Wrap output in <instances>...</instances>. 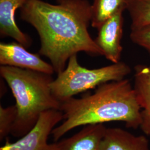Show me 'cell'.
Masks as SVG:
<instances>
[{"mask_svg": "<svg viewBox=\"0 0 150 150\" xmlns=\"http://www.w3.org/2000/svg\"><path fill=\"white\" fill-rule=\"evenodd\" d=\"M125 10H120L105 22L98 30L95 39L97 46L101 49L105 56L112 64L120 61L122 46L123 15Z\"/></svg>", "mask_w": 150, "mask_h": 150, "instance_id": "obj_7", "label": "cell"}, {"mask_svg": "<svg viewBox=\"0 0 150 150\" xmlns=\"http://www.w3.org/2000/svg\"><path fill=\"white\" fill-rule=\"evenodd\" d=\"M44 150H57L54 146V144H48V145L47 146V147L45 148V149Z\"/></svg>", "mask_w": 150, "mask_h": 150, "instance_id": "obj_16", "label": "cell"}, {"mask_svg": "<svg viewBox=\"0 0 150 150\" xmlns=\"http://www.w3.org/2000/svg\"><path fill=\"white\" fill-rule=\"evenodd\" d=\"M100 150H150L149 140L120 128H107Z\"/></svg>", "mask_w": 150, "mask_h": 150, "instance_id": "obj_11", "label": "cell"}, {"mask_svg": "<svg viewBox=\"0 0 150 150\" xmlns=\"http://www.w3.org/2000/svg\"><path fill=\"white\" fill-rule=\"evenodd\" d=\"M129 0H93L91 6V26L98 29L120 10H126Z\"/></svg>", "mask_w": 150, "mask_h": 150, "instance_id": "obj_12", "label": "cell"}, {"mask_svg": "<svg viewBox=\"0 0 150 150\" xmlns=\"http://www.w3.org/2000/svg\"><path fill=\"white\" fill-rule=\"evenodd\" d=\"M126 10L131 20V28L150 25V0H129Z\"/></svg>", "mask_w": 150, "mask_h": 150, "instance_id": "obj_13", "label": "cell"}, {"mask_svg": "<svg viewBox=\"0 0 150 150\" xmlns=\"http://www.w3.org/2000/svg\"><path fill=\"white\" fill-rule=\"evenodd\" d=\"M130 39L150 55V25L131 28Z\"/></svg>", "mask_w": 150, "mask_h": 150, "instance_id": "obj_15", "label": "cell"}, {"mask_svg": "<svg viewBox=\"0 0 150 150\" xmlns=\"http://www.w3.org/2000/svg\"><path fill=\"white\" fill-rule=\"evenodd\" d=\"M62 120L64 115L59 110L45 111L26 134L15 142L7 141L0 150H44L48 145V136Z\"/></svg>", "mask_w": 150, "mask_h": 150, "instance_id": "obj_5", "label": "cell"}, {"mask_svg": "<svg viewBox=\"0 0 150 150\" xmlns=\"http://www.w3.org/2000/svg\"><path fill=\"white\" fill-rule=\"evenodd\" d=\"M56 1H57L58 2H61V1H62V0H56Z\"/></svg>", "mask_w": 150, "mask_h": 150, "instance_id": "obj_17", "label": "cell"}, {"mask_svg": "<svg viewBox=\"0 0 150 150\" xmlns=\"http://www.w3.org/2000/svg\"><path fill=\"white\" fill-rule=\"evenodd\" d=\"M59 3L27 0L20 8L21 18L39 35V54L50 59L57 74L66 68L70 57L79 52L103 56L88 30L91 21L89 1L62 0Z\"/></svg>", "mask_w": 150, "mask_h": 150, "instance_id": "obj_1", "label": "cell"}, {"mask_svg": "<svg viewBox=\"0 0 150 150\" xmlns=\"http://www.w3.org/2000/svg\"><path fill=\"white\" fill-rule=\"evenodd\" d=\"M64 121L52 130L57 142L71 130L92 124L121 121L137 129L141 123V108L129 81H111L97 87L93 93L61 102Z\"/></svg>", "mask_w": 150, "mask_h": 150, "instance_id": "obj_2", "label": "cell"}, {"mask_svg": "<svg viewBox=\"0 0 150 150\" xmlns=\"http://www.w3.org/2000/svg\"><path fill=\"white\" fill-rule=\"evenodd\" d=\"M27 0H0V35L1 37H10L25 48L30 47L32 40L18 28L15 14Z\"/></svg>", "mask_w": 150, "mask_h": 150, "instance_id": "obj_9", "label": "cell"}, {"mask_svg": "<svg viewBox=\"0 0 150 150\" xmlns=\"http://www.w3.org/2000/svg\"><path fill=\"white\" fill-rule=\"evenodd\" d=\"M0 75L16 100V120L11 134L21 137L36 124L41 115L59 110L61 102L54 96L51 75L10 66H1Z\"/></svg>", "mask_w": 150, "mask_h": 150, "instance_id": "obj_3", "label": "cell"}, {"mask_svg": "<svg viewBox=\"0 0 150 150\" xmlns=\"http://www.w3.org/2000/svg\"><path fill=\"white\" fill-rule=\"evenodd\" d=\"M17 115L16 106L7 107L0 106V140L2 141L11 134Z\"/></svg>", "mask_w": 150, "mask_h": 150, "instance_id": "obj_14", "label": "cell"}, {"mask_svg": "<svg viewBox=\"0 0 150 150\" xmlns=\"http://www.w3.org/2000/svg\"><path fill=\"white\" fill-rule=\"evenodd\" d=\"M131 71L129 65L121 61L98 69H86L79 64L75 54L51 82V88L54 96L61 102L103 83L123 80Z\"/></svg>", "mask_w": 150, "mask_h": 150, "instance_id": "obj_4", "label": "cell"}, {"mask_svg": "<svg viewBox=\"0 0 150 150\" xmlns=\"http://www.w3.org/2000/svg\"><path fill=\"white\" fill-rule=\"evenodd\" d=\"M134 88L141 108L140 129L150 137V65L134 67Z\"/></svg>", "mask_w": 150, "mask_h": 150, "instance_id": "obj_10", "label": "cell"}, {"mask_svg": "<svg viewBox=\"0 0 150 150\" xmlns=\"http://www.w3.org/2000/svg\"><path fill=\"white\" fill-rule=\"evenodd\" d=\"M1 66H10L52 75L54 68L42 59L39 54H32L17 42L0 43Z\"/></svg>", "mask_w": 150, "mask_h": 150, "instance_id": "obj_6", "label": "cell"}, {"mask_svg": "<svg viewBox=\"0 0 150 150\" xmlns=\"http://www.w3.org/2000/svg\"><path fill=\"white\" fill-rule=\"evenodd\" d=\"M107 128L104 124H92L69 138L54 143L57 150H100Z\"/></svg>", "mask_w": 150, "mask_h": 150, "instance_id": "obj_8", "label": "cell"}]
</instances>
